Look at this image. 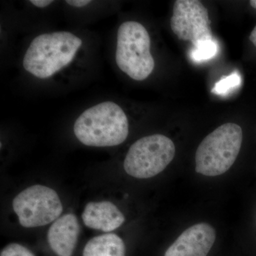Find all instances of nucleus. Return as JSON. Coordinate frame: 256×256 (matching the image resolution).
Here are the masks:
<instances>
[{"instance_id":"1","label":"nucleus","mask_w":256,"mask_h":256,"mask_svg":"<svg viewBox=\"0 0 256 256\" xmlns=\"http://www.w3.org/2000/svg\"><path fill=\"white\" fill-rule=\"evenodd\" d=\"M74 132L77 139L86 146H117L127 139L129 122L118 104L104 101L88 108L78 116Z\"/></svg>"},{"instance_id":"2","label":"nucleus","mask_w":256,"mask_h":256,"mask_svg":"<svg viewBox=\"0 0 256 256\" xmlns=\"http://www.w3.org/2000/svg\"><path fill=\"white\" fill-rule=\"evenodd\" d=\"M82 41L70 32L38 35L30 43L23 58V67L40 79L53 76L75 58Z\"/></svg>"},{"instance_id":"3","label":"nucleus","mask_w":256,"mask_h":256,"mask_svg":"<svg viewBox=\"0 0 256 256\" xmlns=\"http://www.w3.org/2000/svg\"><path fill=\"white\" fill-rule=\"evenodd\" d=\"M242 142V131L238 124L228 122L217 128L197 148L196 172L208 176L226 172L236 160Z\"/></svg>"},{"instance_id":"4","label":"nucleus","mask_w":256,"mask_h":256,"mask_svg":"<svg viewBox=\"0 0 256 256\" xmlns=\"http://www.w3.org/2000/svg\"><path fill=\"white\" fill-rule=\"evenodd\" d=\"M150 48V36L142 24L127 21L119 26L116 64L121 72L133 80L142 82L152 73L156 63Z\"/></svg>"},{"instance_id":"5","label":"nucleus","mask_w":256,"mask_h":256,"mask_svg":"<svg viewBox=\"0 0 256 256\" xmlns=\"http://www.w3.org/2000/svg\"><path fill=\"white\" fill-rule=\"evenodd\" d=\"M175 146L161 134L140 138L130 148L124 160V171L138 178H153L161 173L174 159Z\"/></svg>"},{"instance_id":"6","label":"nucleus","mask_w":256,"mask_h":256,"mask_svg":"<svg viewBox=\"0 0 256 256\" xmlns=\"http://www.w3.org/2000/svg\"><path fill=\"white\" fill-rule=\"evenodd\" d=\"M13 210L25 228L42 226L55 222L63 212L60 196L44 185L30 186L14 197Z\"/></svg>"},{"instance_id":"7","label":"nucleus","mask_w":256,"mask_h":256,"mask_svg":"<svg viewBox=\"0 0 256 256\" xmlns=\"http://www.w3.org/2000/svg\"><path fill=\"white\" fill-rule=\"evenodd\" d=\"M170 25L180 40L192 42L194 46L213 40L208 10L200 1H175Z\"/></svg>"},{"instance_id":"8","label":"nucleus","mask_w":256,"mask_h":256,"mask_svg":"<svg viewBox=\"0 0 256 256\" xmlns=\"http://www.w3.org/2000/svg\"><path fill=\"white\" fill-rule=\"evenodd\" d=\"M214 228L206 223L195 224L185 230L164 256H206L214 244Z\"/></svg>"},{"instance_id":"9","label":"nucleus","mask_w":256,"mask_h":256,"mask_svg":"<svg viewBox=\"0 0 256 256\" xmlns=\"http://www.w3.org/2000/svg\"><path fill=\"white\" fill-rule=\"evenodd\" d=\"M80 226L73 214L60 217L50 226L47 234L48 244L58 256H72L78 242Z\"/></svg>"},{"instance_id":"10","label":"nucleus","mask_w":256,"mask_h":256,"mask_svg":"<svg viewBox=\"0 0 256 256\" xmlns=\"http://www.w3.org/2000/svg\"><path fill=\"white\" fill-rule=\"evenodd\" d=\"M84 223L88 228L110 232L124 224V214L110 202H90L82 214Z\"/></svg>"},{"instance_id":"11","label":"nucleus","mask_w":256,"mask_h":256,"mask_svg":"<svg viewBox=\"0 0 256 256\" xmlns=\"http://www.w3.org/2000/svg\"><path fill=\"white\" fill-rule=\"evenodd\" d=\"M124 240L114 234H105L90 239L84 248L82 256H124Z\"/></svg>"},{"instance_id":"12","label":"nucleus","mask_w":256,"mask_h":256,"mask_svg":"<svg viewBox=\"0 0 256 256\" xmlns=\"http://www.w3.org/2000/svg\"><path fill=\"white\" fill-rule=\"evenodd\" d=\"M216 52V44L213 40L202 42L194 45L192 52V57L196 62L208 60L214 56Z\"/></svg>"},{"instance_id":"13","label":"nucleus","mask_w":256,"mask_h":256,"mask_svg":"<svg viewBox=\"0 0 256 256\" xmlns=\"http://www.w3.org/2000/svg\"><path fill=\"white\" fill-rule=\"evenodd\" d=\"M240 82L242 79L240 76L235 72L216 82L212 92L218 95L226 94L230 89L240 85Z\"/></svg>"},{"instance_id":"14","label":"nucleus","mask_w":256,"mask_h":256,"mask_svg":"<svg viewBox=\"0 0 256 256\" xmlns=\"http://www.w3.org/2000/svg\"><path fill=\"white\" fill-rule=\"evenodd\" d=\"M1 256H34L28 249L18 244H10L2 250Z\"/></svg>"},{"instance_id":"15","label":"nucleus","mask_w":256,"mask_h":256,"mask_svg":"<svg viewBox=\"0 0 256 256\" xmlns=\"http://www.w3.org/2000/svg\"><path fill=\"white\" fill-rule=\"evenodd\" d=\"M90 2H92V1H89V0H67V1H66V3L70 5V6L78 8L87 6Z\"/></svg>"},{"instance_id":"16","label":"nucleus","mask_w":256,"mask_h":256,"mask_svg":"<svg viewBox=\"0 0 256 256\" xmlns=\"http://www.w3.org/2000/svg\"><path fill=\"white\" fill-rule=\"evenodd\" d=\"M30 2L34 6H36L38 8H45L50 6L54 1H50V0H32Z\"/></svg>"},{"instance_id":"17","label":"nucleus","mask_w":256,"mask_h":256,"mask_svg":"<svg viewBox=\"0 0 256 256\" xmlns=\"http://www.w3.org/2000/svg\"><path fill=\"white\" fill-rule=\"evenodd\" d=\"M249 40L254 44V46L256 47V26L254 28V30H252V34H250Z\"/></svg>"},{"instance_id":"18","label":"nucleus","mask_w":256,"mask_h":256,"mask_svg":"<svg viewBox=\"0 0 256 256\" xmlns=\"http://www.w3.org/2000/svg\"><path fill=\"white\" fill-rule=\"evenodd\" d=\"M250 6L256 9V0H252V1H250Z\"/></svg>"}]
</instances>
